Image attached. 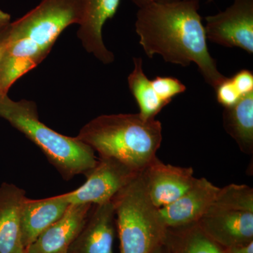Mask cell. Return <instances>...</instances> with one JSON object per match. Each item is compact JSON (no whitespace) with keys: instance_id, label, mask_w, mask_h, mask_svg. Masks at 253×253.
<instances>
[{"instance_id":"24","label":"cell","mask_w":253,"mask_h":253,"mask_svg":"<svg viewBox=\"0 0 253 253\" xmlns=\"http://www.w3.org/2000/svg\"><path fill=\"white\" fill-rule=\"evenodd\" d=\"M225 253H253V241L242 246L224 249Z\"/></svg>"},{"instance_id":"28","label":"cell","mask_w":253,"mask_h":253,"mask_svg":"<svg viewBox=\"0 0 253 253\" xmlns=\"http://www.w3.org/2000/svg\"><path fill=\"white\" fill-rule=\"evenodd\" d=\"M152 1H156V2L159 3H169L174 2V1H179V0H151Z\"/></svg>"},{"instance_id":"14","label":"cell","mask_w":253,"mask_h":253,"mask_svg":"<svg viewBox=\"0 0 253 253\" xmlns=\"http://www.w3.org/2000/svg\"><path fill=\"white\" fill-rule=\"evenodd\" d=\"M26 191L9 183L0 186V253H25L21 210Z\"/></svg>"},{"instance_id":"22","label":"cell","mask_w":253,"mask_h":253,"mask_svg":"<svg viewBox=\"0 0 253 253\" xmlns=\"http://www.w3.org/2000/svg\"><path fill=\"white\" fill-rule=\"evenodd\" d=\"M234 86L242 96L253 92V73L249 70H241L231 78Z\"/></svg>"},{"instance_id":"15","label":"cell","mask_w":253,"mask_h":253,"mask_svg":"<svg viewBox=\"0 0 253 253\" xmlns=\"http://www.w3.org/2000/svg\"><path fill=\"white\" fill-rule=\"evenodd\" d=\"M70 206L63 194L41 200L26 198L21 210V231L25 251L43 231L63 217Z\"/></svg>"},{"instance_id":"23","label":"cell","mask_w":253,"mask_h":253,"mask_svg":"<svg viewBox=\"0 0 253 253\" xmlns=\"http://www.w3.org/2000/svg\"><path fill=\"white\" fill-rule=\"evenodd\" d=\"M10 35V23L0 30V62L5 48L9 42Z\"/></svg>"},{"instance_id":"25","label":"cell","mask_w":253,"mask_h":253,"mask_svg":"<svg viewBox=\"0 0 253 253\" xmlns=\"http://www.w3.org/2000/svg\"><path fill=\"white\" fill-rule=\"evenodd\" d=\"M11 22L10 14L0 9V30L7 26Z\"/></svg>"},{"instance_id":"18","label":"cell","mask_w":253,"mask_h":253,"mask_svg":"<svg viewBox=\"0 0 253 253\" xmlns=\"http://www.w3.org/2000/svg\"><path fill=\"white\" fill-rule=\"evenodd\" d=\"M134 69L128 76L129 90L139 108V114L145 120L154 119L167 105L160 99L153 87L151 81L143 70L140 57L133 58Z\"/></svg>"},{"instance_id":"29","label":"cell","mask_w":253,"mask_h":253,"mask_svg":"<svg viewBox=\"0 0 253 253\" xmlns=\"http://www.w3.org/2000/svg\"><path fill=\"white\" fill-rule=\"evenodd\" d=\"M208 1H212V0H208Z\"/></svg>"},{"instance_id":"27","label":"cell","mask_w":253,"mask_h":253,"mask_svg":"<svg viewBox=\"0 0 253 253\" xmlns=\"http://www.w3.org/2000/svg\"><path fill=\"white\" fill-rule=\"evenodd\" d=\"M133 4H135L138 8L142 7L149 3L151 2V0H130Z\"/></svg>"},{"instance_id":"8","label":"cell","mask_w":253,"mask_h":253,"mask_svg":"<svg viewBox=\"0 0 253 253\" xmlns=\"http://www.w3.org/2000/svg\"><path fill=\"white\" fill-rule=\"evenodd\" d=\"M141 175L150 199L158 208L179 199L196 179L192 168L166 164L157 157L141 171Z\"/></svg>"},{"instance_id":"17","label":"cell","mask_w":253,"mask_h":253,"mask_svg":"<svg viewBox=\"0 0 253 253\" xmlns=\"http://www.w3.org/2000/svg\"><path fill=\"white\" fill-rule=\"evenodd\" d=\"M225 130L245 154L253 152V92L246 95L234 106L224 108Z\"/></svg>"},{"instance_id":"21","label":"cell","mask_w":253,"mask_h":253,"mask_svg":"<svg viewBox=\"0 0 253 253\" xmlns=\"http://www.w3.org/2000/svg\"><path fill=\"white\" fill-rule=\"evenodd\" d=\"M216 99L224 108L234 106L244 96L239 94L231 78H226L215 88Z\"/></svg>"},{"instance_id":"13","label":"cell","mask_w":253,"mask_h":253,"mask_svg":"<svg viewBox=\"0 0 253 253\" xmlns=\"http://www.w3.org/2000/svg\"><path fill=\"white\" fill-rule=\"evenodd\" d=\"M93 205H71L62 217L46 228L25 253H68L85 224Z\"/></svg>"},{"instance_id":"6","label":"cell","mask_w":253,"mask_h":253,"mask_svg":"<svg viewBox=\"0 0 253 253\" xmlns=\"http://www.w3.org/2000/svg\"><path fill=\"white\" fill-rule=\"evenodd\" d=\"M141 172L112 158L99 157L78 189L64 194L71 205L109 202Z\"/></svg>"},{"instance_id":"3","label":"cell","mask_w":253,"mask_h":253,"mask_svg":"<svg viewBox=\"0 0 253 253\" xmlns=\"http://www.w3.org/2000/svg\"><path fill=\"white\" fill-rule=\"evenodd\" d=\"M76 137L96 151L141 172L155 158L162 142V125L139 113L103 115L81 128Z\"/></svg>"},{"instance_id":"2","label":"cell","mask_w":253,"mask_h":253,"mask_svg":"<svg viewBox=\"0 0 253 253\" xmlns=\"http://www.w3.org/2000/svg\"><path fill=\"white\" fill-rule=\"evenodd\" d=\"M82 0H42L34 9L10 23L9 42L0 62V94L36 68L49 54L60 35L79 24Z\"/></svg>"},{"instance_id":"5","label":"cell","mask_w":253,"mask_h":253,"mask_svg":"<svg viewBox=\"0 0 253 253\" xmlns=\"http://www.w3.org/2000/svg\"><path fill=\"white\" fill-rule=\"evenodd\" d=\"M112 201L121 253H151L163 244L167 228L150 199L141 172Z\"/></svg>"},{"instance_id":"12","label":"cell","mask_w":253,"mask_h":253,"mask_svg":"<svg viewBox=\"0 0 253 253\" xmlns=\"http://www.w3.org/2000/svg\"><path fill=\"white\" fill-rule=\"evenodd\" d=\"M94 206L68 253H113L117 230L112 200Z\"/></svg>"},{"instance_id":"26","label":"cell","mask_w":253,"mask_h":253,"mask_svg":"<svg viewBox=\"0 0 253 253\" xmlns=\"http://www.w3.org/2000/svg\"><path fill=\"white\" fill-rule=\"evenodd\" d=\"M151 253H170V252H169L168 248L164 244H162L157 246Z\"/></svg>"},{"instance_id":"9","label":"cell","mask_w":253,"mask_h":253,"mask_svg":"<svg viewBox=\"0 0 253 253\" xmlns=\"http://www.w3.org/2000/svg\"><path fill=\"white\" fill-rule=\"evenodd\" d=\"M121 0H82L83 14L77 32L86 52L104 64L115 61V55L105 46L102 31L105 23L116 16Z\"/></svg>"},{"instance_id":"19","label":"cell","mask_w":253,"mask_h":253,"mask_svg":"<svg viewBox=\"0 0 253 253\" xmlns=\"http://www.w3.org/2000/svg\"><path fill=\"white\" fill-rule=\"evenodd\" d=\"M212 206L215 207L253 213V190L244 184H231L219 188Z\"/></svg>"},{"instance_id":"11","label":"cell","mask_w":253,"mask_h":253,"mask_svg":"<svg viewBox=\"0 0 253 253\" xmlns=\"http://www.w3.org/2000/svg\"><path fill=\"white\" fill-rule=\"evenodd\" d=\"M219 188L206 178H196L194 184L172 204L159 208L166 228L179 227L197 223L212 207Z\"/></svg>"},{"instance_id":"10","label":"cell","mask_w":253,"mask_h":253,"mask_svg":"<svg viewBox=\"0 0 253 253\" xmlns=\"http://www.w3.org/2000/svg\"><path fill=\"white\" fill-rule=\"evenodd\" d=\"M202 230L224 249L253 241V213L212 206L198 221Z\"/></svg>"},{"instance_id":"7","label":"cell","mask_w":253,"mask_h":253,"mask_svg":"<svg viewBox=\"0 0 253 253\" xmlns=\"http://www.w3.org/2000/svg\"><path fill=\"white\" fill-rule=\"evenodd\" d=\"M207 40L226 46L253 53V0H234L215 15L206 18Z\"/></svg>"},{"instance_id":"1","label":"cell","mask_w":253,"mask_h":253,"mask_svg":"<svg viewBox=\"0 0 253 253\" xmlns=\"http://www.w3.org/2000/svg\"><path fill=\"white\" fill-rule=\"evenodd\" d=\"M199 9V0L151 1L138 10L136 33L148 57L161 55L166 62L183 67L195 63L214 89L226 77L210 54Z\"/></svg>"},{"instance_id":"16","label":"cell","mask_w":253,"mask_h":253,"mask_svg":"<svg viewBox=\"0 0 253 253\" xmlns=\"http://www.w3.org/2000/svg\"><path fill=\"white\" fill-rule=\"evenodd\" d=\"M163 244L170 253H225L224 248L210 238L198 223L167 228Z\"/></svg>"},{"instance_id":"20","label":"cell","mask_w":253,"mask_h":253,"mask_svg":"<svg viewBox=\"0 0 253 253\" xmlns=\"http://www.w3.org/2000/svg\"><path fill=\"white\" fill-rule=\"evenodd\" d=\"M151 83L156 94L167 106L177 95L186 90V86L175 78L158 76Z\"/></svg>"},{"instance_id":"4","label":"cell","mask_w":253,"mask_h":253,"mask_svg":"<svg viewBox=\"0 0 253 253\" xmlns=\"http://www.w3.org/2000/svg\"><path fill=\"white\" fill-rule=\"evenodd\" d=\"M0 118L22 132L45 155L63 179L86 175L97 163L94 151L77 137L63 135L42 123L36 102L0 94Z\"/></svg>"}]
</instances>
